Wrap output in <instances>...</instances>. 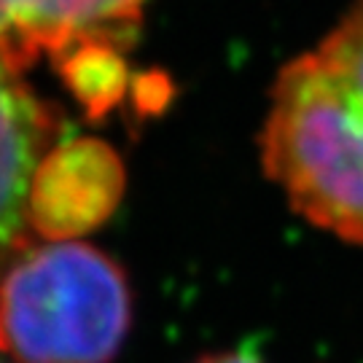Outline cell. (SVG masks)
<instances>
[{
	"label": "cell",
	"mask_w": 363,
	"mask_h": 363,
	"mask_svg": "<svg viewBox=\"0 0 363 363\" xmlns=\"http://www.w3.org/2000/svg\"><path fill=\"white\" fill-rule=\"evenodd\" d=\"M261 159L301 218L363 245V0L277 73Z\"/></svg>",
	"instance_id": "1"
},
{
	"label": "cell",
	"mask_w": 363,
	"mask_h": 363,
	"mask_svg": "<svg viewBox=\"0 0 363 363\" xmlns=\"http://www.w3.org/2000/svg\"><path fill=\"white\" fill-rule=\"evenodd\" d=\"M132 325L130 283L84 240H38L0 277V352L13 363H111Z\"/></svg>",
	"instance_id": "2"
},
{
	"label": "cell",
	"mask_w": 363,
	"mask_h": 363,
	"mask_svg": "<svg viewBox=\"0 0 363 363\" xmlns=\"http://www.w3.org/2000/svg\"><path fill=\"white\" fill-rule=\"evenodd\" d=\"M124 194V167L103 140L76 138L40 159L30 189V226L38 240H81L111 218Z\"/></svg>",
	"instance_id": "3"
},
{
	"label": "cell",
	"mask_w": 363,
	"mask_h": 363,
	"mask_svg": "<svg viewBox=\"0 0 363 363\" xmlns=\"http://www.w3.org/2000/svg\"><path fill=\"white\" fill-rule=\"evenodd\" d=\"M49 151V113L25 84L22 70L0 54V277L35 237L30 189Z\"/></svg>",
	"instance_id": "4"
},
{
	"label": "cell",
	"mask_w": 363,
	"mask_h": 363,
	"mask_svg": "<svg viewBox=\"0 0 363 363\" xmlns=\"http://www.w3.org/2000/svg\"><path fill=\"white\" fill-rule=\"evenodd\" d=\"M145 0H0V54L27 67L38 54L91 46L111 27L138 19Z\"/></svg>",
	"instance_id": "5"
},
{
	"label": "cell",
	"mask_w": 363,
	"mask_h": 363,
	"mask_svg": "<svg viewBox=\"0 0 363 363\" xmlns=\"http://www.w3.org/2000/svg\"><path fill=\"white\" fill-rule=\"evenodd\" d=\"M194 363H261L256 355L242 350H226V352H210V355H202L199 361Z\"/></svg>",
	"instance_id": "6"
},
{
	"label": "cell",
	"mask_w": 363,
	"mask_h": 363,
	"mask_svg": "<svg viewBox=\"0 0 363 363\" xmlns=\"http://www.w3.org/2000/svg\"><path fill=\"white\" fill-rule=\"evenodd\" d=\"M0 363H6V361H0Z\"/></svg>",
	"instance_id": "7"
}]
</instances>
